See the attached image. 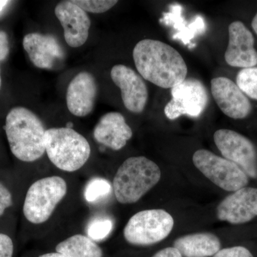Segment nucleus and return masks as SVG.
<instances>
[{"instance_id":"obj_1","label":"nucleus","mask_w":257,"mask_h":257,"mask_svg":"<svg viewBox=\"0 0 257 257\" xmlns=\"http://www.w3.org/2000/svg\"><path fill=\"white\" fill-rule=\"evenodd\" d=\"M133 59L140 76L164 89H172L187 77V64L178 51L165 42L145 39L137 44Z\"/></svg>"},{"instance_id":"obj_2","label":"nucleus","mask_w":257,"mask_h":257,"mask_svg":"<svg viewBox=\"0 0 257 257\" xmlns=\"http://www.w3.org/2000/svg\"><path fill=\"white\" fill-rule=\"evenodd\" d=\"M5 131L12 153L24 162H35L45 152V130L35 113L23 106L7 115Z\"/></svg>"},{"instance_id":"obj_3","label":"nucleus","mask_w":257,"mask_h":257,"mask_svg":"<svg viewBox=\"0 0 257 257\" xmlns=\"http://www.w3.org/2000/svg\"><path fill=\"white\" fill-rule=\"evenodd\" d=\"M161 179L160 167L145 157H130L120 166L114 176L115 197L121 204L138 202Z\"/></svg>"},{"instance_id":"obj_4","label":"nucleus","mask_w":257,"mask_h":257,"mask_svg":"<svg viewBox=\"0 0 257 257\" xmlns=\"http://www.w3.org/2000/svg\"><path fill=\"white\" fill-rule=\"evenodd\" d=\"M45 152L57 168L73 172L87 163L91 148L85 138L73 128H51L45 133Z\"/></svg>"},{"instance_id":"obj_5","label":"nucleus","mask_w":257,"mask_h":257,"mask_svg":"<svg viewBox=\"0 0 257 257\" xmlns=\"http://www.w3.org/2000/svg\"><path fill=\"white\" fill-rule=\"evenodd\" d=\"M67 192V184L57 176L39 179L29 187L23 212L25 219L34 224H40L50 219L59 203Z\"/></svg>"},{"instance_id":"obj_6","label":"nucleus","mask_w":257,"mask_h":257,"mask_svg":"<svg viewBox=\"0 0 257 257\" xmlns=\"http://www.w3.org/2000/svg\"><path fill=\"white\" fill-rule=\"evenodd\" d=\"M173 217L163 209H147L130 218L124 229V239L137 246H149L166 239L174 227Z\"/></svg>"},{"instance_id":"obj_7","label":"nucleus","mask_w":257,"mask_h":257,"mask_svg":"<svg viewBox=\"0 0 257 257\" xmlns=\"http://www.w3.org/2000/svg\"><path fill=\"white\" fill-rule=\"evenodd\" d=\"M193 163L211 182L226 192H234L247 187L249 177L242 169L224 157L207 150H199L193 155Z\"/></svg>"},{"instance_id":"obj_8","label":"nucleus","mask_w":257,"mask_h":257,"mask_svg":"<svg viewBox=\"0 0 257 257\" xmlns=\"http://www.w3.org/2000/svg\"><path fill=\"white\" fill-rule=\"evenodd\" d=\"M172 99L165 108L168 119L175 120L182 115L198 117L207 108L209 95L207 88L199 79H186L171 89Z\"/></svg>"},{"instance_id":"obj_9","label":"nucleus","mask_w":257,"mask_h":257,"mask_svg":"<svg viewBox=\"0 0 257 257\" xmlns=\"http://www.w3.org/2000/svg\"><path fill=\"white\" fill-rule=\"evenodd\" d=\"M214 141L224 158L239 166L248 177L257 179V151L248 138L233 130L221 128L214 133Z\"/></svg>"},{"instance_id":"obj_10","label":"nucleus","mask_w":257,"mask_h":257,"mask_svg":"<svg viewBox=\"0 0 257 257\" xmlns=\"http://www.w3.org/2000/svg\"><path fill=\"white\" fill-rule=\"evenodd\" d=\"M111 78L121 90L125 107L131 112H143L148 100V89L140 74L127 66L117 64L111 69Z\"/></svg>"},{"instance_id":"obj_11","label":"nucleus","mask_w":257,"mask_h":257,"mask_svg":"<svg viewBox=\"0 0 257 257\" xmlns=\"http://www.w3.org/2000/svg\"><path fill=\"white\" fill-rule=\"evenodd\" d=\"M220 221L243 224L257 216V188L245 187L223 199L216 209Z\"/></svg>"},{"instance_id":"obj_12","label":"nucleus","mask_w":257,"mask_h":257,"mask_svg":"<svg viewBox=\"0 0 257 257\" xmlns=\"http://www.w3.org/2000/svg\"><path fill=\"white\" fill-rule=\"evenodd\" d=\"M211 90L219 109L231 119H244L251 113L252 107L247 96L231 79L224 77L211 79Z\"/></svg>"},{"instance_id":"obj_13","label":"nucleus","mask_w":257,"mask_h":257,"mask_svg":"<svg viewBox=\"0 0 257 257\" xmlns=\"http://www.w3.org/2000/svg\"><path fill=\"white\" fill-rule=\"evenodd\" d=\"M224 58L231 67L246 69L257 65L254 38L252 33L241 22L235 21L230 24L229 44Z\"/></svg>"},{"instance_id":"obj_14","label":"nucleus","mask_w":257,"mask_h":257,"mask_svg":"<svg viewBox=\"0 0 257 257\" xmlns=\"http://www.w3.org/2000/svg\"><path fill=\"white\" fill-rule=\"evenodd\" d=\"M55 13L64 29L67 45L74 48L82 46L87 42L91 27V20L87 13L72 1L59 3Z\"/></svg>"},{"instance_id":"obj_15","label":"nucleus","mask_w":257,"mask_h":257,"mask_svg":"<svg viewBox=\"0 0 257 257\" xmlns=\"http://www.w3.org/2000/svg\"><path fill=\"white\" fill-rule=\"evenodd\" d=\"M23 47L32 63L38 68L53 69L64 60L63 49L52 35L28 34L24 37Z\"/></svg>"},{"instance_id":"obj_16","label":"nucleus","mask_w":257,"mask_h":257,"mask_svg":"<svg viewBox=\"0 0 257 257\" xmlns=\"http://www.w3.org/2000/svg\"><path fill=\"white\" fill-rule=\"evenodd\" d=\"M97 85L94 76L82 72L69 83L67 90V105L74 116L83 117L92 112L95 104Z\"/></svg>"},{"instance_id":"obj_17","label":"nucleus","mask_w":257,"mask_h":257,"mask_svg":"<svg viewBox=\"0 0 257 257\" xmlns=\"http://www.w3.org/2000/svg\"><path fill=\"white\" fill-rule=\"evenodd\" d=\"M133 130L119 112H109L101 116L94 130V138L97 143L118 151L133 138Z\"/></svg>"},{"instance_id":"obj_18","label":"nucleus","mask_w":257,"mask_h":257,"mask_svg":"<svg viewBox=\"0 0 257 257\" xmlns=\"http://www.w3.org/2000/svg\"><path fill=\"white\" fill-rule=\"evenodd\" d=\"M174 247L182 257H212L221 249V243L219 238L211 233H196L176 239Z\"/></svg>"},{"instance_id":"obj_19","label":"nucleus","mask_w":257,"mask_h":257,"mask_svg":"<svg viewBox=\"0 0 257 257\" xmlns=\"http://www.w3.org/2000/svg\"><path fill=\"white\" fill-rule=\"evenodd\" d=\"M56 252L71 257H102L103 251L95 241L82 234H75L58 243Z\"/></svg>"},{"instance_id":"obj_20","label":"nucleus","mask_w":257,"mask_h":257,"mask_svg":"<svg viewBox=\"0 0 257 257\" xmlns=\"http://www.w3.org/2000/svg\"><path fill=\"white\" fill-rule=\"evenodd\" d=\"M236 84L245 95L257 100V67L240 70L236 76Z\"/></svg>"},{"instance_id":"obj_21","label":"nucleus","mask_w":257,"mask_h":257,"mask_svg":"<svg viewBox=\"0 0 257 257\" xmlns=\"http://www.w3.org/2000/svg\"><path fill=\"white\" fill-rule=\"evenodd\" d=\"M111 184L105 179L96 177L91 179L84 189V198L89 202L96 201L106 197L110 193Z\"/></svg>"},{"instance_id":"obj_22","label":"nucleus","mask_w":257,"mask_h":257,"mask_svg":"<svg viewBox=\"0 0 257 257\" xmlns=\"http://www.w3.org/2000/svg\"><path fill=\"white\" fill-rule=\"evenodd\" d=\"M113 229V222L105 217H98L93 219L88 224V236L94 241H101L110 234Z\"/></svg>"},{"instance_id":"obj_23","label":"nucleus","mask_w":257,"mask_h":257,"mask_svg":"<svg viewBox=\"0 0 257 257\" xmlns=\"http://www.w3.org/2000/svg\"><path fill=\"white\" fill-rule=\"evenodd\" d=\"M72 3L86 13H104L112 8L118 1L114 0H73Z\"/></svg>"},{"instance_id":"obj_24","label":"nucleus","mask_w":257,"mask_h":257,"mask_svg":"<svg viewBox=\"0 0 257 257\" xmlns=\"http://www.w3.org/2000/svg\"><path fill=\"white\" fill-rule=\"evenodd\" d=\"M212 257H254L248 248L243 246H234L221 248Z\"/></svg>"},{"instance_id":"obj_25","label":"nucleus","mask_w":257,"mask_h":257,"mask_svg":"<svg viewBox=\"0 0 257 257\" xmlns=\"http://www.w3.org/2000/svg\"><path fill=\"white\" fill-rule=\"evenodd\" d=\"M14 204V199L11 191L3 182H0V217L4 216L7 209Z\"/></svg>"},{"instance_id":"obj_26","label":"nucleus","mask_w":257,"mask_h":257,"mask_svg":"<svg viewBox=\"0 0 257 257\" xmlns=\"http://www.w3.org/2000/svg\"><path fill=\"white\" fill-rule=\"evenodd\" d=\"M14 251V241L11 236L0 232V257H13Z\"/></svg>"},{"instance_id":"obj_27","label":"nucleus","mask_w":257,"mask_h":257,"mask_svg":"<svg viewBox=\"0 0 257 257\" xmlns=\"http://www.w3.org/2000/svg\"><path fill=\"white\" fill-rule=\"evenodd\" d=\"M10 52L9 40L7 34L0 30V62L8 57Z\"/></svg>"},{"instance_id":"obj_28","label":"nucleus","mask_w":257,"mask_h":257,"mask_svg":"<svg viewBox=\"0 0 257 257\" xmlns=\"http://www.w3.org/2000/svg\"><path fill=\"white\" fill-rule=\"evenodd\" d=\"M152 257H182V256L177 248L172 246V247H167L160 250Z\"/></svg>"},{"instance_id":"obj_29","label":"nucleus","mask_w":257,"mask_h":257,"mask_svg":"<svg viewBox=\"0 0 257 257\" xmlns=\"http://www.w3.org/2000/svg\"><path fill=\"white\" fill-rule=\"evenodd\" d=\"M39 257H71L69 256H67V255L62 254V253H58V252H52L48 253H45V254H42L41 256Z\"/></svg>"},{"instance_id":"obj_30","label":"nucleus","mask_w":257,"mask_h":257,"mask_svg":"<svg viewBox=\"0 0 257 257\" xmlns=\"http://www.w3.org/2000/svg\"><path fill=\"white\" fill-rule=\"evenodd\" d=\"M251 26H252L253 30L256 32L257 35V13L255 15L254 18H253L252 23H251Z\"/></svg>"},{"instance_id":"obj_31","label":"nucleus","mask_w":257,"mask_h":257,"mask_svg":"<svg viewBox=\"0 0 257 257\" xmlns=\"http://www.w3.org/2000/svg\"><path fill=\"white\" fill-rule=\"evenodd\" d=\"M9 1H5V0H0V13L1 12L4 10L5 7L8 5V3H9Z\"/></svg>"},{"instance_id":"obj_32","label":"nucleus","mask_w":257,"mask_h":257,"mask_svg":"<svg viewBox=\"0 0 257 257\" xmlns=\"http://www.w3.org/2000/svg\"><path fill=\"white\" fill-rule=\"evenodd\" d=\"M2 79H1V71H0V88H1Z\"/></svg>"}]
</instances>
